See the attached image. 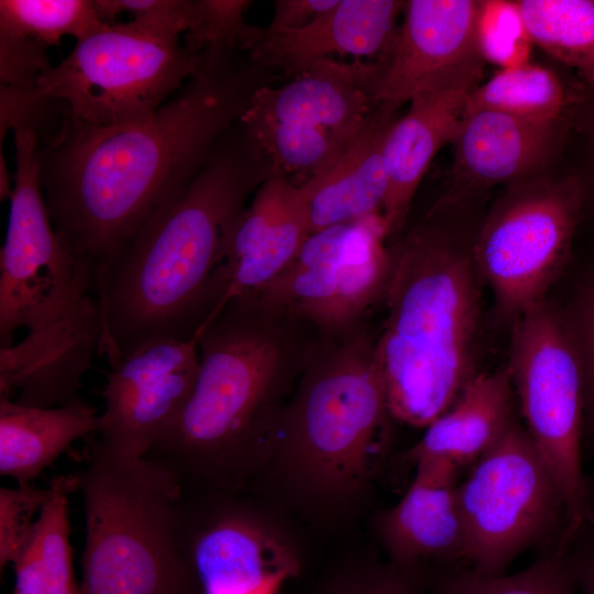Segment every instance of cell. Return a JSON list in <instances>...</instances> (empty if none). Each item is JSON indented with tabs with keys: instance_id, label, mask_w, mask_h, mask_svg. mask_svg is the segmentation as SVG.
<instances>
[{
	"instance_id": "cell-30",
	"label": "cell",
	"mask_w": 594,
	"mask_h": 594,
	"mask_svg": "<svg viewBox=\"0 0 594 594\" xmlns=\"http://www.w3.org/2000/svg\"><path fill=\"white\" fill-rule=\"evenodd\" d=\"M250 4L245 0H195L194 19L184 45L197 54L248 52L262 31L244 20Z\"/></svg>"
},
{
	"instance_id": "cell-37",
	"label": "cell",
	"mask_w": 594,
	"mask_h": 594,
	"mask_svg": "<svg viewBox=\"0 0 594 594\" xmlns=\"http://www.w3.org/2000/svg\"><path fill=\"white\" fill-rule=\"evenodd\" d=\"M576 587L582 594H594V543L571 554Z\"/></svg>"
},
{
	"instance_id": "cell-9",
	"label": "cell",
	"mask_w": 594,
	"mask_h": 594,
	"mask_svg": "<svg viewBox=\"0 0 594 594\" xmlns=\"http://www.w3.org/2000/svg\"><path fill=\"white\" fill-rule=\"evenodd\" d=\"M458 486L464 560L498 575L521 552L557 539L565 513L558 488L526 428L515 419Z\"/></svg>"
},
{
	"instance_id": "cell-20",
	"label": "cell",
	"mask_w": 594,
	"mask_h": 594,
	"mask_svg": "<svg viewBox=\"0 0 594 594\" xmlns=\"http://www.w3.org/2000/svg\"><path fill=\"white\" fill-rule=\"evenodd\" d=\"M414 479L400 501L377 520L392 562L419 574L430 561L464 560V530L458 503V466L442 460L414 464Z\"/></svg>"
},
{
	"instance_id": "cell-19",
	"label": "cell",
	"mask_w": 594,
	"mask_h": 594,
	"mask_svg": "<svg viewBox=\"0 0 594 594\" xmlns=\"http://www.w3.org/2000/svg\"><path fill=\"white\" fill-rule=\"evenodd\" d=\"M405 2L396 0H339L310 25L288 32L262 28L248 50L250 61L266 69L295 76L316 62L336 55L383 58L396 32Z\"/></svg>"
},
{
	"instance_id": "cell-33",
	"label": "cell",
	"mask_w": 594,
	"mask_h": 594,
	"mask_svg": "<svg viewBox=\"0 0 594 594\" xmlns=\"http://www.w3.org/2000/svg\"><path fill=\"white\" fill-rule=\"evenodd\" d=\"M50 486L31 483L0 487V570L13 564L32 532L34 522L50 496Z\"/></svg>"
},
{
	"instance_id": "cell-40",
	"label": "cell",
	"mask_w": 594,
	"mask_h": 594,
	"mask_svg": "<svg viewBox=\"0 0 594 594\" xmlns=\"http://www.w3.org/2000/svg\"><path fill=\"white\" fill-rule=\"evenodd\" d=\"M320 594H351V592L338 575L323 587Z\"/></svg>"
},
{
	"instance_id": "cell-15",
	"label": "cell",
	"mask_w": 594,
	"mask_h": 594,
	"mask_svg": "<svg viewBox=\"0 0 594 594\" xmlns=\"http://www.w3.org/2000/svg\"><path fill=\"white\" fill-rule=\"evenodd\" d=\"M198 366L197 338L155 339L132 348L107 376L105 408L88 438L120 460L146 457L189 397Z\"/></svg>"
},
{
	"instance_id": "cell-25",
	"label": "cell",
	"mask_w": 594,
	"mask_h": 594,
	"mask_svg": "<svg viewBox=\"0 0 594 594\" xmlns=\"http://www.w3.org/2000/svg\"><path fill=\"white\" fill-rule=\"evenodd\" d=\"M97 410L80 397L59 406L33 407L0 397V474L31 483L73 442L91 436Z\"/></svg>"
},
{
	"instance_id": "cell-24",
	"label": "cell",
	"mask_w": 594,
	"mask_h": 594,
	"mask_svg": "<svg viewBox=\"0 0 594 594\" xmlns=\"http://www.w3.org/2000/svg\"><path fill=\"white\" fill-rule=\"evenodd\" d=\"M514 394L507 367L477 372L448 410L426 427L407 460H442L458 468L475 462L514 420Z\"/></svg>"
},
{
	"instance_id": "cell-13",
	"label": "cell",
	"mask_w": 594,
	"mask_h": 594,
	"mask_svg": "<svg viewBox=\"0 0 594 594\" xmlns=\"http://www.w3.org/2000/svg\"><path fill=\"white\" fill-rule=\"evenodd\" d=\"M384 240L363 221L310 233L290 264L251 299L329 330L348 327L384 294L392 263Z\"/></svg>"
},
{
	"instance_id": "cell-18",
	"label": "cell",
	"mask_w": 594,
	"mask_h": 594,
	"mask_svg": "<svg viewBox=\"0 0 594 594\" xmlns=\"http://www.w3.org/2000/svg\"><path fill=\"white\" fill-rule=\"evenodd\" d=\"M309 234L300 187L267 175L229 235L215 306L202 326L228 302L255 297L290 264Z\"/></svg>"
},
{
	"instance_id": "cell-36",
	"label": "cell",
	"mask_w": 594,
	"mask_h": 594,
	"mask_svg": "<svg viewBox=\"0 0 594 594\" xmlns=\"http://www.w3.org/2000/svg\"><path fill=\"white\" fill-rule=\"evenodd\" d=\"M339 0H276L270 32H288L301 30L326 12L331 10Z\"/></svg>"
},
{
	"instance_id": "cell-28",
	"label": "cell",
	"mask_w": 594,
	"mask_h": 594,
	"mask_svg": "<svg viewBox=\"0 0 594 594\" xmlns=\"http://www.w3.org/2000/svg\"><path fill=\"white\" fill-rule=\"evenodd\" d=\"M492 109L541 124H558L564 90L549 68L528 62L502 68L468 96L466 109Z\"/></svg>"
},
{
	"instance_id": "cell-32",
	"label": "cell",
	"mask_w": 594,
	"mask_h": 594,
	"mask_svg": "<svg viewBox=\"0 0 594 594\" xmlns=\"http://www.w3.org/2000/svg\"><path fill=\"white\" fill-rule=\"evenodd\" d=\"M477 40L484 61L502 68L527 61L526 34L515 2L483 1L477 22Z\"/></svg>"
},
{
	"instance_id": "cell-41",
	"label": "cell",
	"mask_w": 594,
	"mask_h": 594,
	"mask_svg": "<svg viewBox=\"0 0 594 594\" xmlns=\"http://www.w3.org/2000/svg\"><path fill=\"white\" fill-rule=\"evenodd\" d=\"M591 128H592V131L594 133V107H593V112H592V125H591Z\"/></svg>"
},
{
	"instance_id": "cell-26",
	"label": "cell",
	"mask_w": 594,
	"mask_h": 594,
	"mask_svg": "<svg viewBox=\"0 0 594 594\" xmlns=\"http://www.w3.org/2000/svg\"><path fill=\"white\" fill-rule=\"evenodd\" d=\"M50 496L38 514L30 538L12 564L11 594H81L73 569L69 541V495L78 491L77 474L54 476Z\"/></svg>"
},
{
	"instance_id": "cell-27",
	"label": "cell",
	"mask_w": 594,
	"mask_h": 594,
	"mask_svg": "<svg viewBox=\"0 0 594 594\" xmlns=\"http://www.w3.org/2000/svg\"><path fill=\"white\" fill-rule=\"evenodd\" d=\"M526 34L594 89V1H514Z\"/></svg>"
},
{
	"instance_id": "cell-5",
	"label": "cell",
	"mask_w": 594,
	"mask_h": 594,
	"mask_svg": "<svg viewBox=\"0 0 594 594\" xmlns=\"http://www.w3.org/2000/svg\"><path fill=\"white\" fill-rule=\"evenodd\" d=\"M388 416L374 346L352 340L304 376L279 414L263 466L270 461L287 493L308 509L339 512L358 501L378 469Z\"/></svg>"
},
{
	"instance_id": "cell-29",
	"label": "cell",
	"mask_w": 594,
	"mask_h": 594,
	"mask_svg": "<svg viewBox=\"0 0 594 594\" xmlns=\"http://www.w3.org/2000/svg\"><path fill=\"white\" fill-rule=\"evenodd\" d=\"M105 24L90 0L0 1V33L45 50L59 44L64 36L78 42Z\"/></svg>"
},
{
	"instance_id": "cell-23",
	"label": "cell",
	"mask_w": 594,
	"mask_h": 594,
	"mask_svg": "<svg viewBox=\"0 0 594 594\" xmlns=\"http://www.w3.org/2000/svg\"><path fill=\"white\" fill-rule=\"evenodd\" d=\"M395 120L396 110L380 107L328 173L299 186L310 233L382 216L388 186L385 142Z\"/></svg>"
},
{
	"instance_id": "cell-14",
	"label": "cell",
	"mask_w": 594,
	"mask_h": 594,
	"mask_svg": "<svg viewBox=\"0 0 594 594\" xmlns=\"http://www.w3.org/2000/svg\"><path fill=\"white\" fill-rule=\"evenodd\" d=\"M378 78L377 63L319 61L283 86L258 87L240 121L274 139L342 155L381 107Z\"/></svg>"
},
{
	"instance_id": "cell-1",
	"label": "cell",
	"mask_w": 594,
	"mask_h": 594,
	"mask_svg": "<svg viewBox=\"0 0 594 594\" xmlns=\"http://www.w3.org/2000/svg\"><path fill=\"white\" fill-rule=\"evenodd\" d=\"M204 54L200 68L148 117L90 125L58 107L35 128L53 227L91 290L122 249L190 185L239 122L263 68Z\"/></svg>"
},
{
	"instance_id": "cell-2",
	"label": "cell",
	"mask_w": 594,
	"mask_h": 594,
	"mask_svg": "<svg viewBox=\"0 0 594 594\" xmlns=\"http://www.w3.org/2000/svg\"><path fill=\"white\" fill-rule=\"evenodd\" d=\"M266 175L245 133L241 145L222 139L185 191L116 256L92 288L111 367L144 342L196 337L215 305L229 235Z\"/></svg>"
},
{
	"instance_id": "cell-21",
	"label": "cell",
	"mask_w": 594,
	"mask_h": 594,
	"mask_svg": "<svg viewBox=\"0 0 594 594\" xmlns=\"http://www.w3.org/2000/svg\"><path fill=\"white\" fill-rule=\"evenodd\" d=\"M557 125L492 109H466L451 143L453 193L531 178L553 151Z\"/></svg>"
},
{
	"instance_id": "cell-17",
	"label": "cell",
	"mask_w": 594,
	"mask_h": 594,
	"mask_svg": "<svg viewBox=\"0 0 594 594\" xmlns=\"http://www.w3.org/2000/svg\"><path fill=\"white\" fill-rule=\"evenodd\" d=\"M101 336L98 302L84 294L48 323L0 348V397L33 407L78 398L84 375L100 355Z\"/></svg>"
},
{
	"instance_id": "cell-7",
	"label": "cell",
	"mask_w": 594,
	"mask_h": 594,
	"mask_svg": "<svg viewBox=\"0 0 594 594\" xmlns=\"http://www.w3.org/2000/svg\"><path fill=\"white\" fill-rule=\"evenodd\" d=\"M204 62L177 38L131 22L106 23L76 42L30 91L68 117L103 127L142 120L168 101Z\"/></svg>"
},
{
	"instance_id": "cell-39",
	"label": "cell",
	"mask_w": 594,
	"mask_h": 594,
	"mask_svg": "<svg viewBox=\"0 0 594 594\" xmlns=\"http://www.w3.org/2000/svg\"><path fill=\"white\" fill-rule=\"evenodd\" d=\"M432 590V594H471L462 572L438 579Z\"/></svg>"
},
{
	"instance_id": "cell-16",
	"label": "cell",
	"mask_w": 594,
	"mask_h": 594,
	"mask_svg": "<svg viewBox=\"0 0 594 594\" xmlns=\"http://www.w3.org/2000/svg\"><path fill=\"white\" fill-rule=\"evenodd\" d=\"M482 1L410 0L387 54L378 61L377 103L397 110L430 91L471 92L483 72L477 40Z\"/></svg>"
},
{
	"instance_id": "cell-4",
	"label": "cell",
	"mask_w": 594,
	"mask_h": 594,
	"mask_svg": "<svg viewBox=\"0 0 594 594\" xmlns=\"http://www.w3.org/2000/svg\"><path fill=\"white\" fill-rule=\"evenodd\" d=\"M266 315L253 300H232L196 334L193 391L147 453L176 473L185 492H243L264 464L286 362Z\"/></svg>"
},
{
	"instance_id": "cell-8",
	"label": "cell",
	"mask_w": 594,
	"mask_h": 594,
	"mask_svg": "<svg viewBox=\"0 0 594 594\" xmlns=\"http://www.w3.org/2000/svg\"><path fill=\"white\" fill-rule=\"evenodd\" d=\"M513 322L507 370L526 430L563 503L566 549L594 522L581 461V363L565 323L547 301Z\"/></svg>"
},
{
	"instance_id": "cell-12",
	"label": "cell",
	"mask_w": 594,
	"mask_h": 594,
	"mask_svg": "<svg viewBox=\"0 0 594 594\" xmlns=\"http://www.w3.org/2000/svg\"><path fill=\"white\" fill-rule=\"evenodd\" d=\"M180 542L200 594H279L301 568L287 534L241 492H185Z\"/></svg>"
},
{
	"instance_id": "cell-6",
	"label": "cell",
	"mask_w": 594,
	"mask_h": 594,
	"mask_svg": "<svg viewBox=\"0 0 594 594\" xmlns=\"http://www.w3.org/2000/svg\"><path fill=\"white\" fill-rule=\"evenodd\" d=\"M81 594H200L180 542L184 487L152 457L120 460L88 438Z\"/></svg>"
},
{
	"instance_id": "cell-22",
	"label": "cell",
	"mask_w": 594,
	"mask_h": 594,
	"mask_svg": "<svg viewBox=\"0 0 594 594\" xmlns=\"http://www.w3.org/2000/svg\"><path fill=\"white\" fill-rule=\"evenodd\" d=\"M468 96L464 91L420 94L389 128L385 142L388 186L382 211L387 237L403 227L433 157L442 146L452 143L466 110Z\"/></svg>"
},
{
	"instance_id": "cell-3",
	"label": "cell",
	"mask_w": 594,
	"mask_h": 594,
	"mask_svg": "<svg viewBox=\"0 0 594 594\" xmlns=\"http://www.w3.org/2000/svg\"><path fill=\"white\" fill-rule=\"evenodd\" d=\"M391 255L374 358L391 416L426 428L477 373L482 279L471 248L436 226L415 228Z\"/></svg>"
},
{
	"instance_id": "cell-35",
	"label": "cell",
	"mask_w": 594,
	"mask_h": 594,
	"mask_svg": "<svg viewBox=\"0 0 594 594\" xmlns=\"http://www.w3.org/2000/svg\"><path fill=\"white\" fill-rule=\"evenodd\" d=\"M339 576L351 594H426L419 574L393 562L354 569Z\"/></svg>"
},
{
	"instance_id": "cell-11",
	"label": "cell",
	"mask_w": 594,
	"mask_h": 594,
	"mask_svg": "<svg viewBox=\"0 0 594 594\" xmlns=\"http://www.w3.org/2000/svg\"><path fill=\"white\" fill-rule=\"evenodd\" d=\"M12 130L15 173L0 251V348L13 344L20 328L42 327L91 294L53 227L41 185L37 132L25 124Z\"/></svg>"
},
{
	"instance_id": "cell-38",
	"label": "cell",
	"mask_w": 594,
	"mask_h": 594,
	"mask_svg": "<svg viewBox=\"0 0 594 594\" xmlns=\"http://www.w3.org/2000/svg\"><path fill=\"white\" fill-rule=\"evenodd\" d=\"M584 332L591 366L592 388L594 393V289L591 292L584 316Z\"/></svg>"
},
{
	"instance_id": "cell-31",
	"label": "cell",
	"mask_w": 594,
	"mask_h": 594,
	"mask_svg": "<svg viewBox=\"0 0 594 594\" xmlns=\"http://www.w3.org/2000/svg\"><path fill=\"white\" fill-rule=\"evenodd\" d=\"M471 594H574L575 575L570 554L553 550L510 575L463 572Z\"/></svg>"
},
{
	"instance_id": "cell-10",
	"label": "cell",
	"mask_w": 594,
	"mask_h": 594,
	"mask_svg": "<svg viewBox=\"0 0 594 594\" xmlns=\"http://www.w3.org/2000/svg\"><path fill=\"white\" fill-rule=\"evenodd\" d=\"M573 177L528 178L497 200L471 246L499 312L515 321L546 301L568 257L582 205Z\"/></svg>"
},
{
	"instance_id": "cell-34",
	"label": "cell",
	"mask_w": 594,
	"mask_h": 594,
	"mask_svg": "<svg viewBox=\"0 0 594 594\" xmlns=\"http://www.w3.org/2000/svg\"><path fill=\"white\" fill-rule=\"evenodd\" d=\"M103 23H114L117 15L129 13L130 21L145 31L179 40L191 26L194 0H95Z\"/></svg>"
}]
</instances>
